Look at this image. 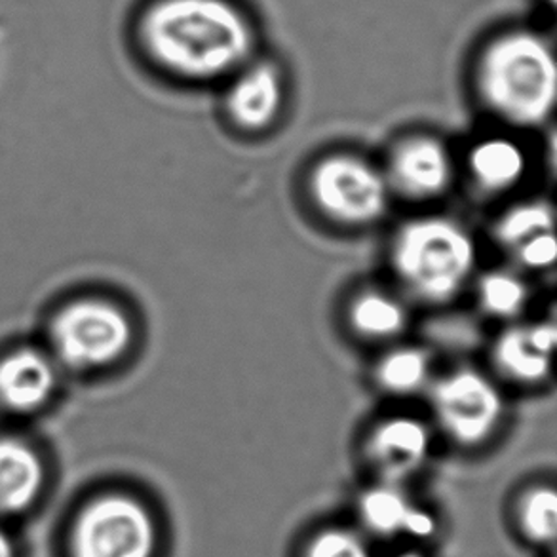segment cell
<instances>
[{
    "mask_svg": "<svg viewBox=\"0 0 557 557\" xmlns=\"http://www.w3.org/2000/svg\"><path fill=\"white\" fill-rule=\"evenodd\" d=\"M284 103V83L271 61H248L236 71L226 109L244 129H263L276 121Z\"/></svg>",
    "mask_w": 557,
    "mask_h": 557,
    "instance_id": "10",
    "label": "cell"
},
{
    "mask_svg": "<svg viewBox=\"0 0 557 557\" xmlns=\"http://www.w3.org/2000/svg\"><path fill=\"white\" fill-rule=\"evenodd\" d=\"M129 345L132 324L113 302L101 299L71 302L53 320V355L73 370L111 366Z\"/></svg>",
    "mask_w": 557,
    "mask_h": 557,
    "instance_id": "4",
    "label": "cell"
},
{
    "mask_svg": "<svg viewBox=\"0 0 557 557\" xmlns=\"http://www.w3.org/2000/svg\"><path fill=\"white\" fill-rule=\"evenodd\" d=\"M478 84L483 101L498 116L518 126H539L556 107L554 50L535 33H508L483 53Z\"/></svg>",
    "mask_w": 557,
    "mask_h": 557,
    "instance_id": "2",
    "label": "cell"
},
{
    "mask_svg": "<svg viewBox=\"0 0 557 557\" xmlns=\"http://www.w3.org/2000/svg\"><path fill=\"white\" fill-rule=\"evenodd\" d=\"M432 434L413 417H392L381 422L368 440V457L386 483H401L417 474L429 459Z\"/></svg>",
    "mask_w": 557,
    "mask_h": 557,
    "instance_id": "8",
    "label": "cell"
},
{
    "mask_svg": "<svg viewBox=\"0 0 557 557\" xmlns=\"http://www.w3.org/2000/svg\"><path fill=\"white\" fill-rule=\"evenodd\" d=\"M475 244L447 218H419L399 228L392 264L401 284L422 301H451L475 269Z\"/></svg>",
    "mask_w": 557,
    "mask_h": 557,
    "instance_id": "3",
    "label": "cell"
},
{
    "mask_svg": "<svg viewBox=\"0 0 557 557\" xmlns=\"http://www.w3.org/2000/svg\"><path fill=\"white\" fill-rule=\"evenodd\" d=\"M432 409L453 442L472 447L497 432L505 414V399L480 371L457 370L432 386Z\"/></svg>",
    "mask_w": 557,
    "mask_h": 557,
    "instance_id": "7",
    "label": "cell"
},
{
    "mask_svg": "<svg viewBox=\"0 0 557 557\" xmlns=\"http://www.w3.org/2000/svg\"><path fill=\"white\" fill-rule=\"evenodd\" d=\"M430 375V356L422 348L414 347L392 350L379 362L375 371L379 386L398 396L421 391L429 384Z\"/></svg>",
    "mask_w": 557,
    "mask_h": 557,
    "instance_id": "17",
    "label": "cell"
},
{
    "mask_svg": "<svg viewBox=\"0 0 557 557\" xmlns=\"http://www.w3.org/2000/svg\"><path fill=\"white\" fill-rule=\"evenodd\" d=\"M513 256L518 257L523 267L531 271H544L550 269L557 259V240L554 231L552 233L536 234L533 238L513 248Z\"/></svg>",
    "mask_w": 557,
    "mask_h": 557,
    "instance_id": "22",
    "label": "cell"
},
{
    "mask_svg": "<svg viewBox=\"0 0 557 557\" xmlns=\"http://www.w3.org/2000/svg\"><path fill=\"white\" fill-rule=\"evenodd\" d=\"M518 520L523 535L539 546H550L557 533V495L552 487H535L521 498Z\"/></svg>",
    "mask_w": 557,
    "mask_h": 557,
    "instance_id": "19",
    "label": "cell"
},
{
    "mask_svg": "<svg viewBox=\"0 0 557 557\" xmlns=\"http://www.w3.org/2000/svg\"><path fill=\"white\" fill-rule=\"evenodd\" d=\"M0 557H14L12 543H10V539L4 535V531H2V529H0Z\"/></svg>",
    "mask_w": 557,
    "mask_h": 557,
    "instance_id": "23",
    "label": "cell"
},
{
    "mask_svg": "<svg viewBox=\"0 0 557 557\" xmlns=\"http://www.w3.org/2000/svg\"><path fill=\"white\" fill-rule=\"evenodd\" d=\"M528 301L529 287L512 272L493 271L480 282V302L491 317H518Z\"/></svg>",
    "mask_w": 557,
    "mask_h": 557,
    "instance_id": "20",
    "label": "cell"
},
{
    "mask_svg": "<svg viewBox=\"0 0 557 557\" xmlns=\"http://www.w3.org/2000/svg\"><path fill=\"white\" fill-rule=\"evenodd\" d=\"M141 33L162 67L193 81L233 75L256 52V30L233 0H159Z\"/></svg>",
    "mask_w": 557,
    "mask_h": 557,
    "instance_id": "1",
    "label": "cell"
},
{
    "mask_svg": "<svg viewBox=\"0 0 557 557\" xmlns=\"http://www.w3.org/2000/svg\"><path fill=\"white\" fill-rule=\"evenodd\" d=\"M58 384L53 358L37 348H20L0 360V404L17 413L37 411Z\"/></svg>",
    "mask_w": 557,
    "mask_h": 557,
    "instance_id": "12",
    "label": "cell"
},
{
    "mask_svg": "<svg viewBox=\"0 0 557 557\" xmlns=\"http://www.w3.org/2000/svg\"><path fill=\"white\" fill-rule=\"evenodd\" d=\"M310 190L327 218L345 225H370L383 218L391 200V182L370 162L335 154L318 162Z\"/></svg>",
    "mask_w": 557,
    "mask_h": 557,
    "instance_id": "6",
    "label": "cell"
},
{
    "mask_svg": "<svg viewBox=\"0 0 557 557\" xmlns=\"http://www.w3.org/2000/svg\"><path fill=\"white\" fill-rule=\"evenodd\" d=\"M453 180V160L442 141L414 137L399 145L391 162L394 187L411 198H434L447 190Z\"/></svg>",
    "mask_w": 557,
    "mask_h": 557,
    "instance_id": "9",
    "label": "cell"
},
{
    "mask_svg": "<svg viewBox=\"0 0 557 557\" xmlns=\"http://www.w3.org/2000/svg\"><path fill=\"white\" fill-rule=\"evenodd\" d=\"M305 557H373L362 536L348 529H325L310 541Z\"/></svg>",
    "mask_w": 557,
    "mask_h": 557,
    "instance_id": "21",
    "label": "cell"
},
{
    "mask_svg": "<svg viewBox=\"0 0 557 557\" xmlns=\"http://www.w3.org/2000/svg\"><path fill=\"white\" fill-rule=\"evenodd\" d=\"M360 518L379 536L430 539L437 529L436 518L414 505L398 483L383 482L366 491L360 498Z\"/></svg>",
    "mask_w": 557,
    "mask_h": 557,
    "instance_id": "13",
    "label": "cell"
},
{
    "mask_svg": "<svg viewBox=\"0 0 557 557\" xmlns=\"http://www.w3.org/2000/svg\"><path fill=\"white\" fill-rule=\"evenodd\" d=\"M554 231V210L550 203L543 200L525 202L506 211L498 219L495 236L505 248H518L520 244L533 238L536 234L552 233Z\"/></svg>",
    "mask_w": 557,
    "mask_h": 557,
    "instance_id": "18",
    "label": "cell"
},
{
    "mask_svg": "<svg viewBox=\"0 0 557 557\" xmlns=\"http://www.w3.org/2000/svg\"><path fill=\"white\" fill-rule=\"evenodd\" d=\"M42 480V462L30 445L0 440V513L27 510L37 500Z\"/></svg>",
    "mask_w": 557,
    "mask_h": 557,
    "instance_id": "14",
    "label": "cell"
},
{
    "mask_svg": "<svg viewBox=\"0 0 557 557\" xmlns=\"http://www.w3.org/2000/svg\"><path fill=\"white\" fill-rule=\"evenodd\" d=\"M350 324L366 339H394L407 327V310L392 295L366 292L350 307Z\"/></svg>",
    "mask_w": 557,
    "mask_h": 557,
    "instance_id": "16",
    "label": "cell"
},
{
    "mask_svg": "<svg viewBox=\"0 0 557 557\" xmlns=\"http://www.w3.org/2000/svg\"><path fill=\"white\" fill-rule=\"evenodd\" d=\"M398 557H424L422 554H417V552H407V554H401Z\"/></svg>",
    "mask_w": 557,
    "mask_h": 557,
    "instance_id": "24",
    "label": "cell"
},
{
    "mask_svg": "<svg viewBox=\"0 0 557 557\" xmlns=\"http://www.w3.org/2000/svg\"><path fill=\"white\" fill-rule=\"evenodd\" d=\"M556 343L554 322L513 325L500 333L493 350V360L498 370L518 383H544L552 375Z\"/></svg>",
    "mask_w": 557,
    "mask_h": 557,
    "instance_id": "11",
    "label": "cell"
},
{
    "mask_svg": "<svg viewBox=\"0 0 557 557\" xmlns=\"http://www.w3.org/2000/svg\"><path fill=\"white\" fill-rule=\"evenodd\" d=\"M468 166L478 187L487 193H505L523 180L528 157L512 139L490 137L470 151Z\"/></svg>",
    "mask_w": 557,
    "mask_h": 557,
    "instance_id": "15",
    "label": "cell"
},
{
    "mask_svg": "<svg viewBox=\"0 0 557 557\" xmlns=\"http://www.w3.org/2000/svg\"><path fill=\"white\" fill-rule=\"evenodd\" d=\"M159 546L151 512L128 495L91 500L76 520L73 557H154Z\"/></svg>",
    "mask_w": 557,
    "mask_h": 557,
    "instance_id": "5",
    "label": "cell"
}]
</instances>
